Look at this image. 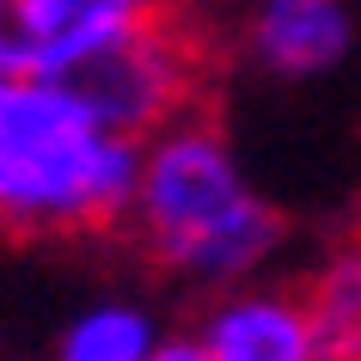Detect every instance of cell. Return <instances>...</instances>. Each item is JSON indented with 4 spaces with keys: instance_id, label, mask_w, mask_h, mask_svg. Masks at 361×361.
I'll list each match as a JSON object with an SVG mask.
<instances>
[{
    "instance_id": "cell-1",
    "label": "cell",
    "mask_w": 361,
    "mask_h": 361,
    "mask_svg": "<svg viewBox=\"0 0 361 361\" xmlns=\"http://www.w3.org/2000/svg\"><path fill=\"white\" fill-rule=\"evenodd\" d=\"M123 233L159 276L209 294L264 282L288 245L282 214L264 202L233 135L209 111H184L141 141V178Z\"/></svg>"
},
{
    "instance_id": "cell-2",
    "label": "cell",
    "mask_w": 361,
    "mask_h": 361,
    "mask_svg": "<svg viewBox=\"0 0 361 361\" xmlns=\"http://www.w3.org/2000/svg\"><path fill=\"white\" fill-rule=\"evenodd\" d=\"M141 141L111 135L61 80L0 74V233L86 239L123 233Z\"/></svg>"
},
{
    "instance_id": "cell-3",
    "label": "cell",
    "mask_w": 361,
    "mask_h": 361,
    "mask_svg": "<svg viewBox=\"0 0 361 361\" xmlns=\"http://www.w3.org/2000/svg\"><path fill=\"white\" fill-rule=\"evenodd\" d=\"M61 86H68L111 135L147 141V135H159L166 123H178L184 111H196V92H202V49H196V37L166 13V19L141 25L129 37L104 43L98 56H86L74 74H61Z\"/></svg>"
},
{
    "instance_id": "cell-4",
    "label": "cell",
    "mask_w": 361,
    "mask_h": 361,
    "mask_svg": "<svg viewBox=\"0 0 361 361\" xmlns=\"http://www.w3.org/2000/svg\"><path fill=\"white\" fill-rule=\"evenodd\" d=\"M166 13L171 0H0V74L61 80Z\"/></svg>"
},
{
    "instance_id": "cell-5",
    "label": "cell",
    "mask_w": 361,
    "mask_h": 361,
    "mask_svg": "<svg viewBox=\"0 0 361 361\" xmlns=\"http://www.w3.org/2000/svg\"><path fill=\"white\" fill-rule=\"evenodd\" d=\"M190 337L209 349V361H331L306 288L282 282H239L209 294Z\"/></svg>"
},
{
    "instance_id": "cell-6",
    "label": "cell",
    "mask_w": 361,
    "mask_h": 361,
    "mask_svg": "<svg viewBox=\"0 0 361 361\" xmlns=\"http://www.w3.org/2000/svg\"><path fill=\"white\" fill-rule=\"evenodd\" d=\"M355 49V6L349 0H245L239 13V56L269 80H324Z\"/></svg>"
},
{
    "instance_id": "cell-7",
    "label": "cell",
    "mask_w": 361,
    "mask_h": 361,
    "mask_svg": "<svg viewBox=\"0 0 361 361\" xmlns=\"http://www.w3.org/2000/svg\"><path fill=\"white\" fill-rule=\"evenodd\" d=\"M166 319L135 294H104L86 300L56 337V361H153V349L166 343Z\"/></svg>"
},
{
    "instance_id": "cell-8",
    "label": "cell",
    "mask_w": 361,
    "mask_h": 361,
    "mask_svg": "<svg viewBox=\"0 0 361 361\" xmlns=\"http://www.w3.org/2000/svg\"><path fill=\"white\" fill-rule=\"evenodd\" d=\"M306 306L319 319L324 355L349 361V349L361 343V239H343L337 251H324V264L306 282Z\"/></svg>"
},
{
    "instance_id": "cell-9",
    "label": "cell",
    "mask_w": 361,
    "mask_h": 361,
    "mask_svg": "<svg viewBox=\"0 0 361 361\" xmlns=\"http://www.w3.org/2000/svg\"><path fill=\"white\" fill-rule=\"evenodd\" d=\"M153 361H209V349H202L190 331H171V337L153 349Z\"/></svg>"
},
{
    "instance_id": "cell-10",
    "label": "cell",
    "mask_w": 361,
    "mask_h": 361,
    "mask_svg": "<svg viewBox=\"0 0 361 361\" xmlns=\"http://www.w3.org/2000/svg\"><path fill=\"white\" fill-rule=\"evenodd\" d=\"M349 361H361V343H355V349H349Z\"/></svg>"
}]
</instances>
